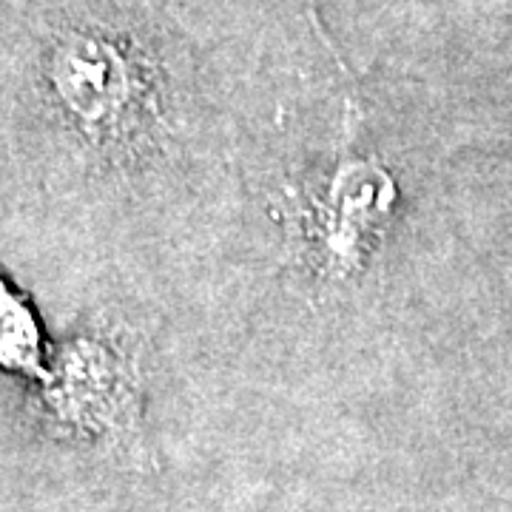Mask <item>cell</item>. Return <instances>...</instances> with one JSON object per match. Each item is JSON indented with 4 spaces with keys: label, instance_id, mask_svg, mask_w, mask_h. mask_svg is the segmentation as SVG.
I'll use <instances>...</instances> for the list:
<instances>
[{
    "label": "cell",
    "instance_id": "2",
    "mask_svg": "<svg viewBox=\"0 0 512 512\" xmlns=\"http://www.w3.org/2000/svg\"><path fill=\"white\" fill-rule=\"evenodd\" d=\"M52 83L74 123L97 143H123L146 126V77L109 40H63L52 57Z\"/></svg>",
    "mask_w": 512,
    "mask_h": 512
},
{
    "label": "cell",
    "instance_id": "1",
    "mask_svg": "<svg viewBox=\"0 0 512 512\" xmlns=\"http://www.w3.org/2000/svg\"><path fill=\"white\" fill-rule=\"evenodd\" d=\"M396 205V185L379 165L348 160L296 208L302 256L322 276L356 274Z\"/></svg>",
    "mask_w": 512,
    "mask_h": 512
},
{
    "label": "cell",
    "instance_id": "3",
    "mask_svg": "<svg viewBox=\"0 0 512 512\" xmlns=\"http://www.w3.org/2000/svg\"><path fill=\"white\" fill-rule=\"evenodd\" d=\"M66 373V402L80 419L111 421L134 404L137 373L123 350L92 342L74 353Z\"/></svg>",
    "mask_w": 512,
    "mask_h": 512
},
{
    "label": "cell",
    "instance_id": "4",
    "mask_svg": "<svg viewBox=\"0 0 512 512\" xmlns=\"http://www.w3.org/2000/svg\"><path fill=\"white\" fill-rule=\"evenodd\" d=\"M0 365L49 379V373L43 370V350H40V330L35 316L18 293L6 288L3 279H0Z\"/></svg>",
    "mask_w": 512,
    "mask_h": 512
}]
</instances>
